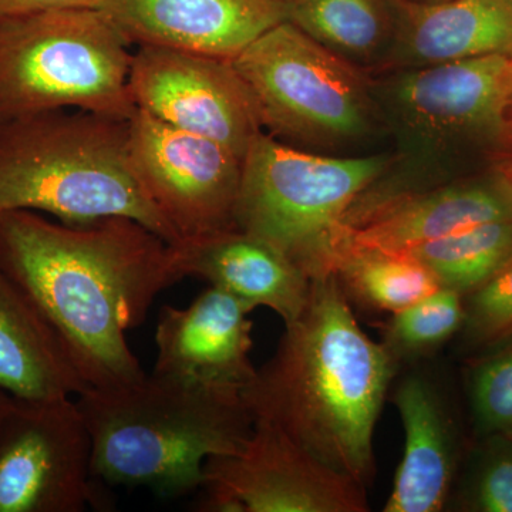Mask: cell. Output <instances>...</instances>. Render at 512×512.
I'll list each match as a JSON object with an SVG mask.
<instances>
[{
	"label": "cell",
	"instance_id": "6da1fadb",
	"mask_svg": "<svg viewBox=\"0 0 512 512\" xmlns=\"http://www.w3.org/2000/svg\"><path fill=\"white\" fill-rule=\"evenodd\" d=\"M0 262L50 323L89 389L146 375L127 342L164 289L183 281L173 248L124 217L87 224L0 212Z\"/></svg>",
	"mask_w": 512,
	"mask_h": 512
},
{
	"label": "cell",
	"instance_id": "7a4b0ae2",
	"mask_svg": "<svg viewBox=\"0 0 512 512\" xmlns=\"http://www.w3.org/2000/svg\"><path fill=\"white\" fill-rule=\"evenodd\" d=\"M397 365L360 328L336 275H322L242 396L254 421L367 487L375 477L373 434Z\"/></svg>",
	"mask_w": 512,
	"mask_h": 512
},
{
	"label": "cell",
	"instance_id": "3957f363",
	"mask_svg": "<svg viewBox=\"0 0 512 512\" xmlns=\"http://www.w3.org/2000/svg\"><path fill=\"white\" fill-rule=\"evenodd\" d=\"M76 402L92 439L94 477L167 497L201 488L208 458L238 451L255 426L242 392L156 373L86 390Z\"/></svg>",
	"mask_w": 512,
	"mask_h": 512
},
{
	"label": "cell",
	"instance_id": "277c9868",
	"mask_svg": "<svg viewBox=\"0 0 512 512\" xmlns=\"http://www.w3.org/2000/svg\"><path fill=\"white\" fill-rule=\"evenodd\" d=\"M33 211L63 224L124 217L178 241L138 183L128 120L55 110L0 124V212Z\"/></svg>",
	"mask_w": 512,
	"mask_h": 512
},
{
	"label": "cell",
	"instance_id": "5b68a950",
	"mask_svg": "<svg viewBox=\"0 0 512 512\" xmlns=\"http://www.w3.org/2000/svg\"><path fill=\"white\" fill-rule=\"evenodd\" d=\"M131 46L103 9L0 12V124L73 109L130 120Z\"/></svg>",
	"mask_w": 512,
	"mask_h": 512
},
{
	"label": "cell",
	"instance_id": "8992f818",
	"mask_svg": "<svg viewBox=\"0 0 512 512\" xmlns=\"http://www.w3.org/2000/svg\"><path fill=\"white\" fill-rule=\"evenodd\" d=\"M394 160L306 153L262 131L244 157L235 227L268 242L311 279L332 274L346 214Z\"/></svg>",
	"mask_w": 512,
	"mask_h": 512
},
{
	"label": "cell",
	"instance_id": "52a82bcc",
	"mask_svg": "<svg viewBox=\"0 0 512 512\" xmlns=\"http://www.w3.org/2000/svg\"><path fill=\"white\" fill-rule=\"evenodd\" d=\"M262 128L282 143L348 146L382 119L372 83L292 25L278 23L232 59Z\"/></svg>",
	"mask_w": 512,
	"mask_h": 512
},
{
	"label": "cell",
	"instance_id": "ba28073f",
	"mask_svg": "<svg viewBox=\"0 0 512 512\" xmlns=\"http://www.w3.org/2000/svg\"><path fill=\"white\" fill-rule=\"evenodd\" d=\"M92 439L73 397H9L0 417V512L103 510Z\"/></svg>",
	"mask_w": 512,
	"mask_h": 512
},
{
	"label": "cell",
	"instance_id": "9c48e42d",
	"mask_svg": "<svg viewBox=\"0 0 512 512\" xmlns=\"http://www.w3.org/2000/svg\"><path fill=\"white\" fill-rule=\"evenodd\" d=\"M512 74V53L404 69L372 84L382 119L417 168H436L458 140L487 134L495 140Z\"/></svg>",
	"mask_w": 512,
	"mask_h": 512
},
{
	"label": "cell",
	"instance_id": "30bf717a",
	"mask_svg": "<svg viewBox=\"0 0 512 512\" xmlns=\"http://www.w3.org/2000/svg\"><path fill=\"white\" fill-rule=\"evenodd\" d=\"M128 148L138 183L178 241L235 228L244 158L231 148L141 110L128 120Z\"/></svg>",
	"mask_w": 512,
	"mask_h": 512
},
{
	"label": "cell",
	"instance_id": "8fae6325",
	"mask_svg": "<svg viewBox=\"0 0 512 512\" xmlns=\"http://www.w3.org/2000/svg\"><path fill=\"white\" fill-rule=\"evenodd\" d=\"M201 511L365 512L366 487L342 476L284 431L255 421L244 446L204 466Z\"/></svg>",
	"mask_w": 512,
	"mask_h": 512
},
{
	"label": "cell",
	"instance_id": "7c38bea8",
	"mask_svg": "<svg viewBox=\"0 0 512 512\" xmlns=\"http://www.w3.org/2000/svg\"><path fill=\"white\" fill-rule=\"evenodd\" d=\"M136 109L245 157L262 126L232 60L157 46H137L130 67Z\"/></svg>",
	"mask_w": 512,
	"mask_h": 512
},
{
	"label": "cell",
	"instance_id": "4fadbf2b",
	"mask_svg": "<svg viewBox=\"0 0 512 512\" xmlns=\"http://www.w3.org/2000/svg\"><path fill=\"white\" fill-rule=\"evenodd\" d=\"M500 220H512V194L495 173L483 180L356 201L343 220L333 264L346 251L404 252L461 229Z\"/></svg>",
	"mask_w": 512,
	"mask_h": 512
},
{
	"label": "cell",
	"instance_id": "5bb4252c",
	"mask_svg": "<svg viewBox=\"0 0 512 512\" xmlns=\"http://www.w3.org/2000/svg\"><path fill=\"white\" fill-rule=\"evenodd\" d=\"M255 309L211 286L185 306L161 308L153 373L218 389L238 390L255 379L251 352Z\"/></svg>",
	"mask_w": 512,
	"mask_h": 512
},
{
	"label": "cell",
	"instance_id": "9a60e30c",
	"mask_svg": "<svg viewBox=\"0 0 512 512\" xmlns=\"http://www.w3.org/2000/svg\"><path fill=\"white\" fill-rule=\"evenodd\" d=\"M101 9L131 45L228 60L286 20V0H107Z\"/></svg>",
	"mask_w": 512,
	"mask_h": 512
},
{
	"label": "cell",
	"instance_id": "2e32d148",
	"mask_svg": "<svg viewBox=\"0 0 512 512\" xmlns=\"http://www.w3.org/2000/svg\"><path fill=\"white\" fill-rule=\"evenodd\" d=\"M181 278H198L252 308L265 306L289 325L311 293L312 279L268 242L237 227L171 244Z\"/></svg>",
	"mask_w": 512,
	"mask_h": 512
},
{
	"label": "cell",
	"instance_id": "e0dca14e",
	"mask_svg": "<svg viewBox=\"0 0 512 512\" xmlns=\"http://www.w3.org/2000/svg\"><path fill=\"white\" fill-rule=\"evenodd\" d=\"M387 63L404 69L512 53V0H396Z\"/></svg>",
	"mask_w": 512,
	"mask_h": 512
},
{
	"label": "cell",
	"instance_id": "ac0fdd59",
	"mask_svg": "<svg viewBox=\"0 0 512 512\" xmlns=\"http://www.w3.org/2000/svg\"><path fill=\"white\" fill-rule=\"evenodd\" d=\"M0 390L50 400L89 390L43 313L0 262Z\"/></svg>",
	"mask_w": 512,
	"mask_h": 512
},
{
	"label": "cell",
	"instance_id": "d6986e66",
	"mask_svg": "<svg viewBox=\"0 0 512 512\" xmlns=\"http://www.w3.org/2000/svg\"><path fill=\"white\" fill-rule=\"evenodd\" d=\"M393 403L406 443L384 511H441L453 485L456 443L440 396L424 377L409 376L397 386Z\"/></svg>",
	"mask_w": 512,
	"mask_h": 512
},
{
	"label": "cell",
	"instance_id": "ffe728a7",
	"mask_svg": "<svg viewBox=\"0 0 512 512\" xmlns=\"http://www.w3.org/2000/svg\"><path fill=\"white\" fill-rule=\"evenodd\" d=\"M286 20L353 66L387 62L397 5L396 0H286Z\"/></svg>",
	"mask_w": 512,
	"mask_h": 512
},
{
	"label": "cell",
	"instance_id": "44dd1931",
	"mask_svg": "<svg viewBox=\"0 0 512 512\" xmlns=\"http://www.w3.org/2000/svg\"><path fill=\"white\" fill-rule=\"evenodd\" d=\"M441 288L466 296L512 261V220L484 222L407 249Z\"/></svg>",
	"mask_w": 512,
	"mask_h": 512
},
{
	"label": "cell",
	"instance_id": "7402d4cb",
	"mask_svg": "<svg viewBox=\"0 0 512 512\" xmlns=\"http://www.w3.org/2000/svg\"><path fill=\"white\" fill-rule=\"evenodd\" d=\"M332 274L348 299L392 315L441 288L429 269L406 252L346 251L335 259Z\"/></svg>",
	"mask_w": 512,
	"mask_h": 512
},
{
	"label": "cell",
	"instance_id": "603a6c76",
	"mask_svg": "<svg viewBox=\"0 0 512 512\" xmlns=\"http://www.w3.org/2000/svg\"><path fill=\"white\" fill-rule=\"evenodd\" d=\"M464 296L439 288L402 311L384 326L383 346L397 363L426 355L463 328Z\"/></svg>",
	"mask_w": 512,
	"mask_h": 512
},
{
	"label": "cell",
	"instance_id": "cb8c5ba5",
	"mask_svg": "<svg viewBox=\"0 0 512 512\" xmlns=\"http://www.w3.org/2000/svg\"><path fill=\"white\" fill-rule=\"evenodd\" d=\"M463 510L512 512V434H490L476 448L461 488Z\"/></svg>",
	"mask_w": 512,
	"mask_h": 512
},
{
	"label": "cell",
	"instance_id": "d4e9b609",
	"mask_svg": "<svg viewBox=\"0 0 512 512\" xmlns=\"http://www.w3.org/2000/svg\"><path fill=\"white\" fill-rule=\"evenodd\" d=\"M470 400L483 436L512 434V338L495 345L474 366Z\"/></svg>",
	"mask_w": 512,
	"mask_h": 512
},
{
	"label": "cell",
	"instance_id": "484cf974",
	"mask_svg": "<svg viewBox=\"0 0 512 512\" xmlns=\"http://www.w3.org/2000/svg\"><path fill=\"white\" fill-rule=\"evenodd\" d=\"M467 342L495 346L512 338V261L490 281L464 296Z\"/></svg>",
	"mask_w": 512,
	"mask_h": 512
},
{
	"label": "cell",
	"instance_id": "4316f807",
	"mask_svg": "<svg viewBox=\"0 0 512 512\" xmlns=\"http://www.w3.org/2000/svg\"><path fill=\"white\" fill-rule=\"evenodd\" d=\"M107 0H0V12L20 13L49 9H101Z\"/></svg>",
	"mask_w": 512,
	"mask_h": 512
},
{
	"label": "cell",
	"instance_id": "83f0119b",
	"mask_svg": "<svg viewBox=\"0 0 512 512\" xmlns=\"http://www.w3.org/2000/svg\"><path fill=\"white\" fill-rule=\"evenodd\" d=\"M495 141H497L501 147L512 150V74L507 93H505L503 106H501L500 120H498L497 137H495Z\"/></svg>",
	"mask_w": 512,
	"mask_h": 512
},
{
	"label": "cell",
	"instance_id": "f1b7e54d",
	"mask_svg": "<svg viewBox=\"0 0 512 512\" xmlns=\"http://www.w3.org/2000/svg\"><path fill=\"white\" fill-rule=\"evenodd\" d=\"M494 173L503 180V183L507 185L508 190L512 194V157L504 158V160L495 165Z\"/></svg>",
	"mask_w": 512,
	"mask_h": 512
},
{
	"label": "cell",
	"instance_id": "f546056e",
	"mask_svg": "<svg viewBox=\"0 0 512 512\" xmlns=\"http://www.w3.org/2000/svg\"><path fill=\"white\" fill-rule=\"evenodd\" d=\"M9 394L0 390V417H2L3 410H5L6 404L9 402Z\"/></svg>",
	"mask_w": 512,
	"mask_h": 512
},
{
	"label": "cell",
	"instance_id": "4dcf8cb0",
	"mask_svg": "<svg viewBox=\"0 0 512 512\" xmlns=\"http://www.w3.org/2000/svg\"><path fill=\"white\" fill-rule=\"evenodd\" d=\"M413 2L434 3L441 2V0H413Z\"/></svg>",
	"mask_w": 512,
	"mask_h": 512
}]
</instances>
